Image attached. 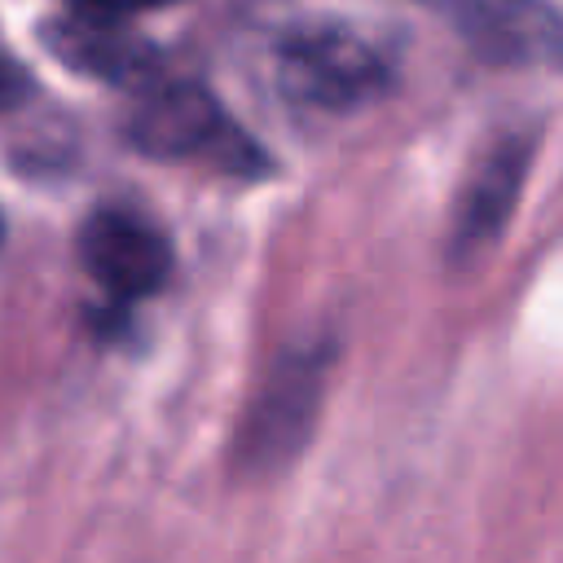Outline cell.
Returning <instances> with one entry per match:
<instances>
[{
  "mask_svg": "<svg viewBox=\"0 0 563 563\" xmlns=\"http://www.w3.org/2000/svg\"><path fill=\"white\" fill-rule=\"evenodd\" d=\"M277 84L299 106L352 110L383 92L387 66L356 31L303 22L277 40Z\"/></svg>",
  "mask_w": 563,
  "mask_h": 563,
  "instance_id": "cell-1",
  "label": "cell"
},
{
  "mask_svg": "<svg viewBox=\"0 0 563 563\" xmlns=\"http://www.w3.org/2000/svg\"><path fill=\"white\" fill-rule=\"evenodd\" d=\"M79 260L88 277L114 299L154 295L172 268L167 238L150 220L119 207H101L88 216V224L79 229Z\"/></svg>",
  "mask_w": 563,
  "mask_h": 563,
  "instance_id": "cell-2",
  "label": "cell"
},
{
  "mask_svg": "<svg viewBox=\"0 0 563 563\" xmlns=\"http://www.w3.org/2000/svg\"><path fill=\"white\" fill-rule=\"evenodd\" d=\"M229 136L211 92L198 84H163L141 97L128 119V141L150 158H198Z\"/></svg>",
  "mask_w": 563,
  "mask_h": 563,
  "instance_id": "cell-3",
  "label": "cell"
},
{
  "mask_svg": "<svg viewBox=\"0 0 563 563\" xmlns=\"http://www.w3.org/2000/svg\"><path fill=\"white\" fill-rule=\"evenodd\" d=\"M523 167H528V141L523 136H506V141L488 145V154L475 163V172H471V180L453 207L449 251L457 260L484 251L501 233V224L510 220V207L519 198Z\"/></svg>",
  "mask_w": 563,
  "mask_h": 563,
  "instance_id": "cell-4",
  "label": "cell"
},
{
  "mask_svg": "<svg viewBox=\"0 0 563 563\" xmlns=\"http://www.w3.org/2000/svg\"><path fill=\"white\" fill-rule=\"evenodd\" d=\"M462 26L493 62H545L563 53V22L545 0H462Z\"/></svg>",
  "mask_w": 563,
  "mask_h": 563,
  "instance_id": "cell-5",
  "label": "cell"
},
{
  "mask_svg": "<svg viewBox=\"0 0 563 563\" xmlns=\"http://www.w3.org/2000/svg\"><path fill=\"white\" fill-rule=\"evenodd\" d=\"M44 44L70 70L114 79V84L141 79L150 57H154L141 40H132V31L119 26L114 13H97V9H84V4H79V13L44 22Z\"/></svg>",
  "mask_w": 563,
  "mask_h": 563,
  "instance_id": "cell-6",
  "label": "cell"
},
{
  "mask_svg": "<svg viewBox=\"0 0 563 563\" xmlns=\"http://www.w3.org/2000/svg\"><path fill=\"white\" fill-rule=\"evenodd\" d=\"M75 4L97 9V13H114V18H123V13H136V9H158V4H167V0H75Z\"/></svg>",
  "mask_w": 563,
  "mask_h": 563,
  "instance_id": "cell-7",
  "label": "cell"
}]
</instances>
